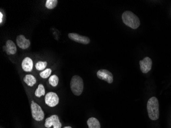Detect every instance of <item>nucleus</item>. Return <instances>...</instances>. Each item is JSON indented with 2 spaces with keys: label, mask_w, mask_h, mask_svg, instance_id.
I'll list each match as a JSON object with an SVG mask.
<instances>
[{
  "label": "nucleus",
  "mask_w": 171,
  "mask_h": 128,
  "mask_svg": "<svg viewBox=\"0 0 171 128\" xmlns=\"http://www.w3.org/2000/svg\"><path fill=\"white\" fill-rule=\"evenodd\" d=\"M52 70L50 68H47L43 71H42L40 73V76L43 78H48V77L49 76L51 75Z\"/></svg>",
  "instance_id": "6ab92c4d"
},
{
  "label": "nucleus",
  "mask_w": 171,
  "mask_h": 128,
  "mask_svg": "<svg viewBox=\"0 0 171 128\" xmlns=\"http://www.w3.org/2000/svg\"><path fill=\"white\" fill-rule=\"evenodd\" d=\"M16 42L18 46L23 50L28 48L31 44L30 40L26 39L25 36L22 35L17 36Z\"/></svg>",
  "instance_id": "9d476101"
},
{
  "label": "nucleus",
  "mask_w": 171,
  "mask_h": 128,
  "mask_svg": "<svg viewBox=\"0 0 171 128\" xmlns=\"http://www.w3.org/2000/svg\"><path fill=\"white\" fill-rule=\"evenodd\" d=\"M3 48L8 55H14L17 52V49L15 44L10 39L6 41V45L4 46Z\"/></svg>",
  "instance_id": "9b49d317"
},
{
  "label": "nucleus",
  "mask_w": 171,
  "mask_h": 128,
  "mask_svg": "<svg viewBox=\"0 0 171 128\" xmlns=\"http://www.w3.org/2000/svg\"><path fill=\"white\" fill-rule=\"evenodd\" d=\"M47 65V62H42V61H39L37 62L35 64V68L38 71H42L45 69Z\"/></svg>",
  "instance_id": "a211bd4d"
},
{
  "label": "nucleus",
  "mask_w": 171,
  "mask_h": 128,
  "mask_svg": "<svg viewBox=\"0 0 171 128\" xmlns=\"http://www.w3.org/2000/svg\"><path fill=\"white\" fill-rule=\"evenodd\" d=\"M87 125L89 128H101V124L96 118H91L87 121Z\"/></svg>",
  "instance_id": "4468645a"
},
{
  "label": "nucleus",
  "mask_w": 171,
  "mask_h": 128,
  "mask_svg": "<svg viewBox=\"0 0 171 128\" xmlns=\"http://www.w3.org/2000/svg\"><path fill=\"white\" fill-rule=\"evenodd\" d=\"M147 110L150 119L156 121L159 118V102L157 98L152 97L149 99L147 103Z\"/></svg>",
  "instance_id": "f257e3e1"
},
{
  "label": "nucleus",
  "mask_w": 171,
  "mask_h": 128,
  "mask_svg": "<svg viewBox=\"0 0 171 128\" xmlns=\"http://www.w3.org/2000/svg\"><path fill=\"white\" fill-rule=\"evenodd\" d=\"M33 60L30 57H25L22 62V68L25 72H31L33 69Z\"/></svg>",
  "instance_id": "f8f14e48"
},
{
  "label": "nucleus",
  "mask_w": 171,
  "mask_h": 128,
  "mask_svg": "<svg viewBox=\"0 0 171 128\" xmlns=\"http://www.w3.org/2000/svg\"><path fill=\"white\" fill-rule=\"evenodd\" d=\"M70 88L74 95L76 96L81 95L84 89L83 79L80 76H74L71 80Z\"/></svg>",
  "instance_id": "7ed1b4c3"
},
{
  "label": "nucleus",
  "mask_w": 171,
  "mask_h": 128,
  "mask_svg": "<svg viewBox=\"0 0 171 128\" xmlns=\"http://www.w3.org/2000/svg\"><path fill=\"white\" fill-rule=\"evenodd\" d=\"M45 126L47 128H50L51 126H53V128H61L62 124L60 122L59 116L56 115H53L46 118Z\"/></svg>",
  "instance_id": "423d86ee"
},
{
  "label": "nucleus",
  "mask_w": 171,
  "mask_h": 128,
  "mask_svg": "<svg viewBox=\"0 0 171 128\" xmlns=\"http://www.w3.org/2000/svg\"><path fill=\"white\" fill-rule=\"evenodd\" d=\"M57 0H47L45 6L47 8L49 9H54L57 6Z\"/></svg>",
  "instance_id": "dca6fc26"
},
{
  "label": "nucleus",
  "mask_w": 171,
  "mask_h": 128,
  "mask_svg": "<svg viewBox=\"0 0 171 128\" xmlns=\"http://www.w3.org/2000/svg\"><path fill=\"white\" fill-rule=\"evenodd\" d=\"M49 83L53 87H56L59 83V77L56 75H53L49 78Z\"/></svg>",
  "instance_id": "f3484780"
},
{
  "label": "nucleus",
  "mask_w": 171,
  "mask_h": 128,
  "mask_svg": "<svg viewBox=\"0 0 171 128\" xmlns=\"http://www.w3.org/2000/svg\"><path fill=\"white\" fill-rule=\"evenodd\" d=\"M98 78L100 80L107 81L109 84H111L113 81V76L112 73L106 69L99 70L97 72Z\"/></svg>",
  "instance_id": "6e6552de"
},
{
  "label": "nucleus",
  "mask_w": 171,
  "mask_h": 128,
  "mask_svg": "<svg viewBox=\"0 0 171 128\" xmlns=\"http://www.w3.org/2000/svg\"><path fill=\"white\" fill-rule=\"evenodd\" d=\"M31 110L32 116L33 119L38 122H40L43 120L45 117L44 112L43 111L41 107L33 101H31Z\"/></svg>",
  "instance_id": "20e7f679"
},
{
  "label": "nucleus",
  "mask_w": 171,
  "mask_h": 128,
  "mask_svg": "<svg viewBox=\"0 0 171 128\" xmlns=\"http://www.w3.org/2000/svg\"><path fill=\"white\" fill-rule=\"evenodd\" d=\"M24 81L28 86L33 87L36 83V80L35 77L31 74H27L24 77Z\"/></svg>",
  "instance_id": "ddd939ff"
},
{
  "label": "nucleus",
  "mask_w": 171,
  "mask_h": 128,
  "mask_svg": "<svg viewBox=\"0 0 171 128\" xmlns=\"http://www.w3.org/2000/svg\"><path fill=\"white\" fill-rule=\"evenodd\" d=\"M122 20L125 25L134 29L137 28L140 24L138 17L130 11L123 12L122 15Z\"/></svg>",
  "instance_id": "f03ea898"
},
{
  "label": "nucleus",
  "mask_w": 171,
  "mask_h": 128,
  "mask_svg": "<svg viewBox=\"0 0 171 128\" xmlns=\"http://www.w3.org/2000/svg\"><path fill=\"white\" fill-rule=\"evenodd\" d=\"M68 36L71 40L84 45L89 44L90 42V39L88 37L83 36L78 33H70L68 34Z\"/></svg>",
  "instance_id": "0eeeda50"
},
{
  "label": "nucleus",
  "mask_w": 171,
  "mask_h": 128,
  "mask_svg": "<svg viewBox=\"0 0 171 128\" xmlns=\"http://www.w3.org/2000/svg\"><path fill=\"white\" fill-rule=\"evenodd\" d=\"M140 65L141 72L144 73H147L151 69L152 61L150 57H146L140 60Z\"/></svg>",
  "instance_id": "1a4fd4ad"
},
{
  "label": "nucleus",
  "mask_w": 171,
  "mask_h": 128,
  "mask_svg": "<svg viewBox=\"0 0 171 128\" xmlns=\"http://www.w3.org/2000/svg\"><path fill=\"white\" fill-rule=\"evenodd\" d=\"M3 14H2V11L0 12V24H2V23L3 22Z\"/></svg>",
  "instance_id": "aec40b11"
},
{
  "label": "nucleus",
  "mask_w": 171,
  "mask_h": 128,
  "mask_svg": "<svg viewBox=\"0 0 171 128\" xmlns=\"http://www.w3.org/2000/svg\"><path fill=\"white\" fill-rule=\"evenodd\" d=\"M35 94L38 97H41L42 96H44L45 94V89L43 85H39L38 87L35 91Z\"/></svg>",
  "instance_id": "2eb2a0df"
},
{
  "label": "nucleus",
  "mask_w": 171,
  "mask_h": 128,
  "mask_svg": "<svg viewBox=\"0 0 171 128\" xmlns=\"http://www.w3.org/2000/svg\"><path fill=\"white\" fill-rule=\"evenodd\" d=\"M64 128H72V127H70V126H67V127H65Z\"/></svg>",
  "instance_id": "412c9836"
},
{
  "label": "nucleus",
  "mask_w": 171,
  "mask_h": 128,
  "mask_svg": "<svg viewBox=\"0 0 171 128\" xmlns=\"http://www.w3.org/2000/svg\"><path fill=\"white\" fill-rule=\"evenodd\" d=\"M45 101L47 105L49 107H55L59 104V97L54 92H49L45 95Z\"/></svg>",
  "instance_id": "39448f33"
}]
</instances>
